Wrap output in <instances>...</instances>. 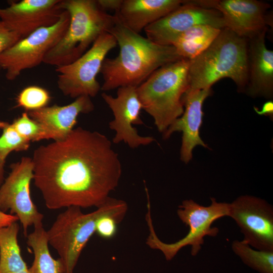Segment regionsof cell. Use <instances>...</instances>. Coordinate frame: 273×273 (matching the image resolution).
<instances>
[{
	"mask_svg": "<svg viewBox=\"0 0 273 273\" xmlns=\"http://www.w3.org/2000/svg\"><path fill=\"white\" fill-rule=\"evenodd\" d=\"M228 216L244 235L242 242L258 250L273 251V208L265 200L243 195L229 203Z\"/></svg>",
	"mask_w": 273,
	"mask_h": 273,
	"instance_id": "obj_11",
	"label": "cell"
},
{
	"mask_svg": "<svg viewBox=\"0 0 273 273\" xmlns=\"http://www.w3.org/2000/svg\"><path fill=\"white\" fill-rule=\"evenodd\" d=\"M12 124L22 136L30 142L50 139L55 141L54 134L43 125L31 118L26 111L15 119Z\"/></svg>",
	"mask_w": 273,
	"mask_h": 273,
	"instance_id": "obj_25",
	"label": "cell"
},
{
	"mask_svg": "<svg viewBox=\"0 0 273 273\" xmlns=\"http://www.w3.org/2000/svg\"><path fill=\"white\" fill-rule=\"evenodd\" d=\"M51 99L49 92L36 85L27 86L23 89L16 98L17 107L29 111L47 106Z\"/></svg>",
	"mask_w": 273,
	"mask_h": 273,
	"instance_id": "obj_26",
	"label": "cell"
},
{
	"mask_svg": "<svg viewBox=\"0 0 273 273\" xmlns=\"http://www.w3.org/2000/svg\"><path fill=\"white\" fill-rule=\"evenodd\" d=\"M197 6L214 9L221 14L225 27L249 39L267 29V11L270 5L256 0L194 1Z\"/></svg>",
	"mask_w": 273,
	"mask_h": 273,
	"instance_id": "obj_14",
	"label": "cell"
},
{
	"mask_svg": "<svg viewBox=\"0 0 273 273\" xmlns=\"http://www.w3.org/2000/svg\"><path fill=\"white\" fill-rule=\"evenodd\" d=\"M117 223V221L111 216L102 217L97 223L96 232L103 238H112L116 234Z\"/></svg>",
	"mask_w": 273,
	"mask_h": 273,
	"instance_id": "obj_27",
	"label": "cell"
},
{
	"mask_svg": "<svg viewBox=\"0 0 273 273\" xmlns=\"http://www.w3.org/2000/svg\"><path fill=\"white\" fill-rule=\"evenodd\" d=\"M189 87L204 89L229 78L239 93H245L248 82V40L226 27L203 52L189 61Z\"/></svg>",
	"mask_w": 273,
	"mask_h": 273,
	"instance_id": "obj_3",
	"label": "cell"
},
{
	"mask_svg": "<svg viewBox=\"0 0 273 273\" xmlns=\"http://www.w3.org/2000/svg\"><path fill=\"white\" fill-rule=\"evenodd\" d=\"M17 222L0 228V273H13L28 268L18 242Z\"/></svg>",
	"mask_w": 273,
	"mask_h": 273,
	"instance_id": "obj_22",
	"label": "cell"
},
{
	"mask_svg": "<svg viewBox=\"0 0 273 273\" xmlns=\"http://www.w3.org/2000/svg\"><path fill=\"white\" fill-rule=\"evenodd\" d=\"M221 29L206 25H196L180 34L172 46L181 58L190 61L207 49Z\"/></svg>",
	"mask_w": 273,
	"mask_h": 273,
	"instance_id": "obj_20",
	"label": "cell"
},
{
	"mask_svg": "<svg viewBox=\"0 0 273 273\" xmlns=\"http://www.w3.org/2000/svg\"><path fill=\"white\" fill-rule=\"evenodd\" d=\"M27 244L34 254V259L29 273H62V267L58 259L51 255L47 231L43 225L34 226L33 231L27 235Z\"/></svg>",
	"mask_w": 273,
	"mask_h": 273,
	"instance_id": "obj_21",
	"label": "cell"
},
{
	"mask_svg": "<svg viewBox=\"0 0 273 273\" xmlns=\"http://www.w3.org/2000/svg\"><path fill=\"white\" fill-rule=\"evenodd\" d=\"M94 108L91 98L83 96L65 106H47L27 113L31 118L51 131L58 141L65 138L74 129L80 114L89 113Z\"/></svg>",
	"mask_w": 273,
	"mask_h": 273,
	"instance_id": "obj_18",
	"label": "cell"
},
{
	"mask_svg": "<svg viewBox=\"0 0 273 273\" xmlns=\"http://www.w3.org/2000/svg\"><path fill=\"white\" fill-rule=\"evenodd\" d=\"M267 30L248 39V74L245 93L252 98L273 96V51L267 48Z\"/></svg>",
	"mask_w": 273,
	"mask_h": 273,
	"instance_id": "obj_17",
	"label": "cell"
},
{
	"mask_svg": "<svg viewBox=\"0 0 273 273\" xmlns=\"http://www.w3.org/2000/svg\"><path fill=\"white\" fill-rule=\"evenodd\" d=\"M211 204L208 206L201 205L192 199L184 200L178 206L177 214L180 220L189 227V231L183 238L173 243H165L157 236L154 229L150 206H147L146 220L149 233L146 244L152 249L161 251L167 260H171L184 247L191 246V255L196 256L204 244V238L217 235L219 229L211 227L214 221L228 216L229 203L217 202L210 198Z\"/></svg>",
	"mask_w": 273,
	"mask_h": 273,
	"instance_id": "obj_7",
	"label": "cell"
},
{
	"mask_svg": "<svg viewBox=\"0 0 273 273\" xmlns=\"http://www.w3.org/2000/svg\"><path fill=\"white\" fill-rule=\"evenodd\" d=\"M117 45L109 32L102 34L92 47L78 59L66 65L56 67L57 85L65 96L95 97L101 86L97 79L107 54Z\"/></svg>",
	"mask_w": 273,
	"mask_h": 273,
	"instance_id": "obj_8",
	"label": "cell"
},
{
	"mask_svg": "<svg viewBox=\"0 0 273 273\" xmlns=\"http://www.w3.org/2000/svg\"><path fill=\"white\" fill-rule=\"evenodd\" d=\"M33 180L46 207L97 208L117 187L122 165L104 134L80 127L38 147L31 158Z\"/></svg>",
	"mask_w": 273,
	"mask_h": 273,
	"instance_id": "obj_1",
	"label": "cell"
},
{
	"mask_svg": "<svg viewBox=\"0 0 273 273\" xmlns=\"http://www.w3.org/2000/svg\"><path fill=\"white\" fill-rule=\"evenodd\" d=\"M69 21V14L64 10L56 23L34 31L2 53L0 67L6 70L7 79L14 80L24 70L43 63L46 55L66 32Z\"/></svg>",
	"mask_w": 273,
	"mask_h": 273,
	"instance_id": "obj_9",
	"label": "cell"
},
{
	"mask_svg": "<svg viewBox=\"0 0 273 273\" xmlns=\"http://www.w3.org/2000/svg\"><path fill=\"white\" fill-rule=\"evenodd\" d=\"M97 2L103 10H113L115 12L118 9L121 0H98Z\"/></svg>",
	"mask_w": 273,
	"mask_h": 273,
	"instance_id": "obj_29",
	"label": "cell"
},
{
	"mask_svg": "<svg viewBox=\"0 0 273 273\" xmlns=\"http://www.w3.org/2000/svg\"><path fill=\"white\" fill-rule=\"evenodd\" d=\"M62 0H22L10 1L0 8V20L21 38L34 31L56 23L64 10Z\"/></svg>",
	"mask_w": 273,
	"mask_h": 273,
	"instance_id": "obj_15",
	"label": "cell"
},
{
	"mask_svg": "<svg viewBox=\"0 0 273 273\" xmlns=\"http://www.w3.org/2000/svg\"><path fill=\"white\" fill-rule=\"evenodd\" d=\"M0 128L2 134L0 136V157L4 160L13 151L27 150L30 146V141L22 136L12 123L0 121Z\"/></svg>",
	"mask_w": 273,
	"mask_h": 273,
	"instance_id": "obj_24",
	"label": "cell"
},
{
	"mask_svg": "<svg viewBox=\"0 0 273 273\" xmlns=\"http://www.w3.org/2000/svg\"><path fill=\"white\" fill-rule=\"evenodd\" d=\"M18 221V218L16 215L0 211V228L7 226Z\"/></svg>",
	"mask_w": 273,
	"mask_h": 273,
	"instance_id": "obj_31",
	"label": "cell"
},
{
	"mask_svg": "<svg viewBox=\"0 0 273 273\" xmlns=\"http://www.w3.org/2000/svg\"><path fill=\"white\" fill-rule=\"evenodd\" d=\"M97 208L84 213L80 207H68L47 231L49 244L59 256L62 273H73L83 249L96 232L98 220L109 216L119 223L124 218L128 206L123 200L109 197Z\"/></svg>",
	"mask_w": 273,
	"mask_h": 273,
	"instance_id": "obj_4",
	"label": "cell"
},
{
	"mask_svg": "<svg viewBox=\"0 0 273 273\" xmlns=\"http://www.w3.org/2000/svg\"><path fill=\"white\" fill-rule=\"evenodd\" d=\"M189 63L181 59L167 64L136 87L142 109L162 133L184 112L182 97L189 87Z\"/></svg>",
	"mask_w": 273,
	"mask_h": 273,
	"instance_id": "obj_6",
	"label": "cell"
},
{
	"mask_svg": "<svg viewBox=\"0 0 273 273\" xmlns=\"http://www.w3.org/2000/svg\"><path fill=\"white\" fill-rule=\"evenodd\" d=\"M101 96L114 115V119L109 123V128L115 132L113 143L124 142L130 148L135 149L156 141L152 136L140 135L132 126L144 124L141 118L143 109L136 87H119L116 97L104 92Z\"/></svg>",
	"mask_w": 273,
	"mask_h": 273,
	"instance_id": "obj_13",
	"label": "cell"
},
{
	"mask_svg": "<svg viewBox=\"0 0 273 273\" xmlns=\"http://www.w3.org/2000/svg\"><path fill=\"white\" fill-rule=\"evenodd\" d=\"M11 172L0 187V211L16 215L24 235L29 227L43 225V215L38 211L30 196V186L33 178L31 158L23 157L11 165Z\"/></svg>",
	"mask_w": 273,
	"mask_h": 273,
	"instance_id": "obj_10",
	"label": "cell"
},
{
	"mask_svg": "<svg viewBox=\"0 0 273 273\" xmlns=\"http://www.w3.org/2000/svg\"><path fill=\"white\" fill-rule=\"evenodd\" d=\"M6 161L0 157V187L4 181V166Z\"/></svg>",
	"mask_w": 273,
	"mask_h": 273,
	"instance_id": "obj_32",
	"label": "cell"
},
{
	"mask_svg": "<svg viewBox=\"0 0 273 273\" xmlns=\"http://www.w3.org/2000/svg\"><path fill=\"white\" fill-rule=\"evenodd\" d=\"M198 25L217 28L225 27L222 16L214 9L207 8L184 1L178 8L144 30L147 38L156 43L172 46L176 38L190 28Z\"/></svg>",
	"mask_w": 273,
	"mask_h": 273,
	"instance_id": "obj_12",
	"label": "cell"
},
{
	"mask_svg": "<svg viewBox=\"0 0 273 273\" xmlns=\"http://www.w3.org/2000/svg\"><path fill=\"white\" fill-rule=\"evenodd\" d=\"M13 273H29V271L28 270V268L26 269H25V270H22V271H18V272H13Z\"/></svg>",
	"mask_w": 273,
	"mask_h": 273,
	"instance_id": "obj_33",
	"label": "cell"
},
{
	"mask_svg": "<svg viewBox=\"0 0 273 273\" xmlns=\"http://www.w3.org/2000/svg\"><path fill=\"white\" fill-rule=\"evenodd\" d=\"M184 2L180 0H121L114 15L124 26L140 33Z\"/></svg>",
	"mask_w": 273,
	"mask_h": 273,
	"instance_id": "obj_19",
	"label": "cell"
},
{
	"mask_svg": "<svg viewBox=\"0 0 273 273\" xmlns=\"http://www.w3.org/2000/svg\"><path fill=\"white\" fill-rule=\"evenodd\" d=\"M232 248L249 267L260 273H273V251L255 250L238 240L233 242Z\"/></svg>",
	"mask_w": 273,
	"mask_h": 273,
	"instance_id": "obj_23",
	"label": "cell"
},
{
	"mask_svg": "<svg viewBox=\"0 0 273 273\" xmlns=\"http://www.w3.org/2000/svg\"><path fill=\"white\" fill-rule=\"evenodd\" d=\"M20 39L21 37L18 34L9 29L0 20V55Z\"/></svg>",
	"mask_w": 273,
	"mask_h": 273,
	"instance_id": "obj_28",
	"label": "cell"
},
{
	"mask_svg": "<svg viewBox=\"0 0 273 273\" xmlns=\"http://www.w3.org/2000/svg\"><path fill=\"white\" fill-rule=\"evenodd\" d=\"M61 7L69 14V23L43 61L56 67L78 59L102 34L109 32L116 20L114 15L103 10L96 0H62Z\"/></svg>",
	"mask_w": 273,
	"mask_h": 273,
	"instance_id": "obj_5",
	"label": "cell"
},
{
	"mask_svg": "<svg viewBox=\"0 0 273 273\" xmlns=\"http://www.w3.org/2000/svg\"><path fill=\"white\" fill-rule=\"evenodd\" d=\"M212 93L211 88L197 89L189 87L182 97L183 114L162 133L163 139L167 140L175 132H182L180 159L185 164L192 159L193 150L197 146L209 149L200 137V129L203 123V103Z\"/></svg>",
	"mask_w": 273,
	"mask_h": 273,
	"instance_id": "obj_16",
	"label": "cell"
},
{
	"mask_svg": "<svg viewBox=\"0 0 273 273\" xmlns=\"http://www.w3.org/2000/svg\"><path fill=\"white\" fill-rule=\"evenodd\" d=\"M115 18L109 33L115 38L119 52L116 57L106 58L103 61L100 71L103 79L102 90L137 87L159 68L182 59L173 46L153 42Z\"/></svg>",
	"mask_w": 273,
	"mask_h": 273,
	"instance_id": "obj_2",
	"label": "cell"
},
{
	"mask_svg": "<svg viewBox=\"0 0 273 273\" xmlns=\"http://www.w3.org/2000/svg\"><path fill=\"white\" fill-rule=\"evenodd\" d=\"M255 111L260 115H265L272 118L273 115V102L271 100L267 101L264 103L261 110H259L257 107H254Z\"/></svg>",
	"mask_w": 273,
	"mask_h": 273,
	"instance_id": "obj_30",
	"label": "cell"
}]
</instances>
